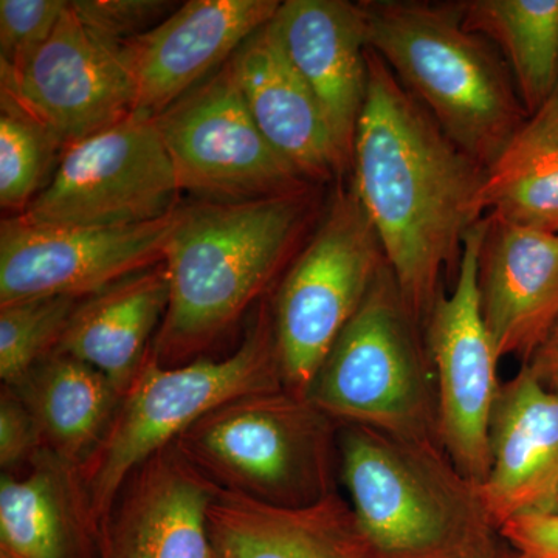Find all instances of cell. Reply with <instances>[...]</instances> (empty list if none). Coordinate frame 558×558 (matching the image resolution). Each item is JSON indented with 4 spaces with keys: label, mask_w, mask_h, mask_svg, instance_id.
Returning a JSON list of instances; mask_svg holds the SVG:
<instances>
[{
    "label": "cell",
    "mask_w": 558,
    "mask_h": 558,
    "mask_svg": "<svg viewBox=\"0 0 558 558\" xmlns=\"http://www.w3.org/2000/svg\"><path fill=\"white\" fill-rule=\"evenodd\" d=\"M355 196L422 326L457 278L465 236L486 216L490 171L464 153L368 50V90L352 150Z\"/></svg>",
    "instance_id": "cell-1"
},
{
    "label": "cell",
    "mask_w": 558,
    "mask_h": 558,
    "mask_svg": "<svg viewBox=\"0 0 558 558\" xmlns=\"http://www.w3.org/2000/svg\"><path fill=\"white\" fill-rule=\"evenodd\" d=\"M311 209V191L179 207L163 260L170 304L150 355L179 366L215 348L288 266Z\"/></svg>",
    "instance_id": "cell-2"
},
{
    "label": "cell",
    "mask_w": 558,
    "mask_h": 558,
    "mask_svg": "<svg viewBox=\"0 0 558 558\" xmlns=\"http://www.w3.org/2000/svg\"><path fill=\"white\" fill-rule=\"evenodd\" d=\"M359 5L369 49L459 148L490 171L529 120L497 47L465 31L458 3Z\"/></svg>",
    "instance_id": "cell-3"
},
{
    "label": "cell",
    "mask_w": 558,
    "mask_h": 558,
    "mask_svg": "<svg viewBox=\"0 0 558 558\" xmlns=\"http://www.w3.org/2000/svg\"><path fill=\"white\" fill-rule=\"evenodd\" d=\"M339 475L368 558H472L502 542L439 444L341 425Z\"/></svg>",
    "instance_id": "cell-4"
},
{
    "label": "cell",
    "mask_w": 558,
    "mask_h": 558,
    "mask_svg": "<svg viewBox=\"0 0 558 558\" xmlns=\"http://www.w3.org/2000/svg\"><path fill=\"white\" fill-rule=\"evenodd\" d=\"M339 432L310 398L284 387L223 403L174 446L219 490L304 508L337 492Z\"/></svg>",
    "instance_id": "cell-5"
},
{
    "label": "cell",
    "mask_w": 558,
    "mask_h": 558,
    "mask_svg": "<svg viewBox=\"0 0 558 558\" xmlns=\"http://www.w3.org/2000/svg\"><path fill=\"white\" fill-rule=\"evenodd\" d=\"M284 388L271 311L263 310L244 341L222 359L163 366L153 355L120 400L100 446L78 469L90 515L100 529L128 476L191 425L230 400Z\"/></svg>",
    "instance_id": "cell-6"
},
{
    "label": "cell",
    "mask_w": 558,
    "mask_h": 558,
    "mask_svg": "<svg viewBox=\"0 0 558 558\" xmlns=\"http://www.w3.org/2000/svg\"><path fill=\"white\" fill-rule=\"evenodd\" d=\"M307 398L340 425L439 444L438 387L425 343L388 264L340 333Z\"/></svg>",
    "instance_id": "cell-7"
},
{
    "label": "cell",
    "mask_w": 558,
    "mask_h": 558,
    "mask_svg": "<svg viewBox=\"0 0 558 558\" xmlns=\"http://www.w3.org/2000/svg\"><path fill=\"white\" fill-rule=\"evenodd\" d=\"M385 264L379 236L354 191H340L275 296V343L289 391L307 398Z\"/></svg>",
    "instance_id": "cell-8"
},
{
    "label": "cell",
    "mask_w": 558,
    "mask_h": 558,
    "mask_svg": "<svg viewBox=\"0 0 558 558\" xmlns=\"http://www.w3.org/2000/svg\"><path fill=\"white\" fill-rule=\"evenodd\" d=\"M180 193L156 117L135 112L73 143L22 213L32 226L120 229L171 215Z\"/></svg>",
    "instance_id": "cell-9"
},
{
    "label": "cell",
    "mask_w": 558,
    "mask_h": 558,
    "mask_svg": "<svg viewBox=\"0 0 558 558\" xmlns=\"http://www.w3.org/2000/svg\"><path fill=\"white\" fill-rule=\"evenodd\" d=\"M180 191L211 202L274 199L311 191L253 120L230 61L156 116Z\"/></svg>",
    "instance_id": "cell-10"
},
{
    "label": "cell",
    "mask_w": 558,
    "mask_h": 558,
    "mask_svg": "<svg viewBox=\"0 0 558 558\" xmlns=\"http://www.w3.org/2000/svg\"><path fill=\"white\" fill-rule=\"evenodd\" d=\"M487 215L469 230L453 289L436 300L424 325L438 387L439 440L454 468L475 486L490 470L492 411L497 402V349L481 314L478 256Z\"/></svg>",
    "instance_id": "cell-11"
},
{
    "label": "cell",
    "mask_w": 558,
    "mask_h": 558,
    "mask_svg": "<svg viewBox=\"0 0 558 558\" xmlns=\"http://www.w3.org/2000/svg\"><path fill=\"white\" fill-rule=\"evenodd\" d=\"M178 209L154 222L120 229L32 226L21 218L3 220L0 306L50 296L84 300L121 279L160 266Z\"/></svg>",
    "instance_id": "cell-12"
},
{
    "label": "cell",
    "mask_w": 558,
    "mask_h": 558,
    "mask_svg": "<svg viewBox=\"0 0 558 558\" xmlns=\"http://www.w3.org/2000/svg\"><path fill=\"white\" fill-rule=\"evenodd\" d=\"M0 75L2 98L53 132L64 149L137 112L119 53L81 24L70 2L50 38Z\"/></svg>",
    "instance_id": "cell-13"
},
{
    "label": "cell",
    "mask_w": 558,
    "mask_h": 558,
    "mask_svg": "<svg viewBox=\"0 0 558 558\" xmlns=\"http://www.w3.org/2000/svg\"><path fill=\"white\" fill-rule=\"evenodd\" d=\"M278 0H190L117 50L137 112L159 116L274 20ZM230 61V60H229Z\"/></svg>",
    "instance_id": "cell-14"
},
{
    "label": "cell",
    "mask_w": 558,
    "mask_h": 558,
    "mask_svg": "<svg viewBox=\"0 0 558 558\" xmlns=\"http://www.w3.org/2000/svg\"><path fill=\"white\" fill-rule=\"evenodd\" d=\"M219 488L174 444L128 476L98 529L97 558H215L208 509Z\"/></svg>",
    "instance_id": "cell-15"
},
{
    "label": "cell",
    "mask_w": 558,
    "mask_h": 558,
    "mask_svg": "<svg viewBox=\"0 0 558 558\" xmlns=\"http://www.w3.org/2000/svg\"><path fill=\"white\" fill-rule=\"evenodd\" d=\"M488 444L480 494L498 531L517 517L558 513V396L524 363L499 388Z\"/></svg>",
    "instance_id": "cell-16"
},
{
    "label": "cell",
    "mask_w": 558,
    "mask_h": 558,
    "mask_svg": "<svg viewBox=\"0 0 558 558\" xmlns=\"http://www.w3.org/2000/svg\"><path fill=\"white\" fill-rule=\"evenodd\" d=\"M478 293L499 360L527 362L558 322V231L487 215Z\"/></svg>",
    "instance_id": "cell-17"
},
{
    "label": "cell",
    "mask_w": 558,
    "mask_h": 558,
    "mask_svg": "<svg viewBox=\"0 0 558 558\" xmlns=\"http://www.w3.org/2000/svg\"><path fill=\"white\" fill-rule=\"evenodd\" d=\"M282 49L325 110L351 170L368 90V38L359 3L288 0L271 20Z\"/></svg>",
    "instance_id": "cell-18"
},
{
    "label": "cell",
    "mask_w": 558,
    "mask_h": 558,
    "mask_svg": "<svg viewBox=\"0 0 558 558\" xmlns=\"http://www.w3.org/2000/svg\"><path fill=\"white\" fill-rule=\"evenodd\" d=\"M230 64L259 131L307 182H329L349 170L325 110L271 21L242 44Z\"/></svg>",
    "instance_id": "cell-19"
},
{
    "label": "cell",
    "mask_w": 558,
    "mask_h": 558,
    "mask_svg": "<svg viewBox=\"0 0 558 558\" xmlns=\"http://www.w3.org/2000/svg\"><path fill=\"white\" fill-rule=\"evenodd\" d=\"M215 558H368L357 521L339 494L279 508L219 490L208 509Z\"/></svg>",
    "instance_id": "cell-20"
},
{
    "label": "cell",
    "mask_w": 558,
    "mask_h": 558,
    "mask_svg": "<svg viewBox=\"0 0 558 558\" xmlns=\"http://www.w3.org/2000/svg\"><path fill=\"white\" fill-rule=\"evenodd\" d=\"M98 527L78 469L44 450L0 478V553L11 558H97Z\"/></svg>",
    "instance_id": "cell-21"
},
{
    "label": "cell",
    "mask_w": 558,
    "mask_h": 558,
    "mask_svg": "<svg viewBox=\"0 0 558 558\" xmlns=\"http://www.w3.org/2000/svg\"><path fill=\"white\" fill-rule=\"evenodd\" d=\"M168 304L163 264L121 279L80 301L57 352L100 371L123 398L148 359Z\"/></svg>",
    "instance_id": "cell-22"
},
{
    "label": "cell",
    "mask_w": 558,
    "mask_h": 558,
    "mask_svg": "<svg viewBox=\"0 0 558 558\" xmlns=\"http://www.w3.org/2000/svg\"><path fill=\"white\" fill-rule=\"evenodd\" d=\"M14 391L38 422L46 449L76 469L100 446L121 400L100 371L58 352Z\"/></svg>",
    "instance_id": "cell-23"
},
{
    "label": "cell",
    "mask_w": 558,
    "mask_h": 558,
    "mask_svg": "<svg viewBox=\"0 0 558 558\" xmlns=\"http://www.w3.org/2000/svg\"><path fill=\"white\" fill-rule=\"evenodd\" d=\"M465 31L490 40L512 73L529 119L558 81V0L458 2Z\"/></svg>",
    "instance_id": "cell-24"
},
{
    "label": "cell",
    "mask_w": 558,
    "mask_h": 558,
    "mask_svg": "<svg viewBox=\"0 0 558 558\" xmlns=\"http://www.w3.org/2000/svg\"><path fill=\"white\" fill-rule=\"evenodd\" d=\"M486 215L558 231V145L499 161L483 193Z\"/></svg>",
    "instance_id": "cell-25"
},
{
    "label": "cell",
    "mask_w": 558,
    "mask_h": 558,
    "mask_svg": "<svg viewBox=\"0 0 558 558\" xmlns=\"http://www.w3.org/2000/svg\"><path fill=\"white\" fill-rule=\"evenodd\" d=\"M81 300L50 296L0 306V379L17 388L60 347Z\"/></svg>",
    "instance_id": "cell-26"
},
{
    "label": "cell",
    "mask_w": 558,
    "mask_h": 558,
    "mask_svg": "<svg viewBox=\"0 0 558 558\" xmlns=\"http://www.w3.org/2000/svg\"><path fill=\"white\" fill-rule=\"evenodd\" d=\"M60 140L43 123L2 98L0 116V205L25 211L40 191L53 165Z\"/></svg>",
    "instance_id": "cell-27"
},
{
    "label": "cell",
    "mask_w": 558,
    "mask_h": 558,
    "mask_svg": "<svg viewBox=\"0 0 558 558\" xmlns=\"http://www.w3.org/2000/svg\"><path fill=\"white\" fill-rule=\"evenodd\" d=\"M69 2L0 0V68L14 69L50 38Z\"/></svg>",
    "instance_id": "cell-28"
},
{
    "label": "cell",
    "mask_w": 558,
    "mask_h": 558,
    "mask_svg": "<svg viewBox=\"0 0 558 558\" xmlns=\"http://www.w3.org/2000/svg\"><path fill=\"white\" fill-rule=\"evenodd\" d=\"M172 3L160 0H76L73 11L98 40L119 50L160 24Z\"/></svg>",
    "instance_id": "cell-29"
},
{
    "label": "cell",
    "mask_w": 558,
    "mask_h": 558,
    "mask_svg": "<svg viewBox=\"0 0 558 558\" xmlns=\"http://www.w3.org/2000/svg\"><path fill=\"white\" fill-rule=\"evenodd\" d=\"M43 435L27 403L14 389L2 387L0 395V468L3 473L20 472L43 451Z\"/></svg>",
    "instance_id": "cell-30"
},
{
    "label": "cell",
    "mask_w": 558,
    "mask_h": 558,
    "mask_svg": "<svg viewBox=\"0 0 558 558\" xmlns=\"http://www.w3.org/2000/svg\"><path fill=\"white\" fill-rule=\"evenodd\" d=\"M499 535L526 558H558V513L506 521Z\"/></svg>",
    "instance_id": "cell-31"
},
{
    "label": "cell",
    "mask_w": 558,
    "mask_h": 558,
    "mask_svg": "<svg viewBox=\"0 0 558 558\" xmlns=\"http://www.w3.org/2000/svg\"><path fill=\"white\" fill-rule=\"evenodd\" d=\"M558 145V81L546 105L531 117L501 160ZM499 160V161H501ZM498 161V163H499ZM497 163V165H498ZM495 165V167H497ZM494 167V168H495Z\"/></svg>",
    "instance_id": "cell-32"
},
{
    "label": "cell",
    "mask_w": 558,
    "mask_h": 558,
    "mask_svg": "<svg viewBox=\"0 0 558 558\" xmlns=\"http://www.w3.org/2000/svg\"><path fill=\"white\" fill-rule=\"evenodd\" d=\"M524 365L549 391L558 396V322Z\"/></svg>",
    "instance_id": "cell-33"
},
{
    "label": "cell",
    "mask_w": 558,
    "mask_h": 558,
    "mask_svg": "<svg viewBox=\"0 0 558 558\" xmlns=\"http://www.w3.org/2000/svg\"><path fill=\"white\" fill-rule=\"evenodd\" d=\"M472 558H526L523 554H520L519 550L513 549L509 543H506L502 539L501 543L497 546V548L487 550V553L480 554V556Z\"/></svg>",
    "instance_id": "cell-34"
},
{
    "label": "cell",
    "mask_w": 558,
    "mask_h": 558,
    "mask_svg": "<svg viewBox=\"0 0 558 558\" xmlns=\"http://www.w3.org/2000/svg\"><path fill=\"white\" fill-rule=\"evenodd\" d=\"M0 558H11V557L7 556V554L0 553Z\"/></svg>",
    "instance_id": "cell-35"
}]
</instances>
